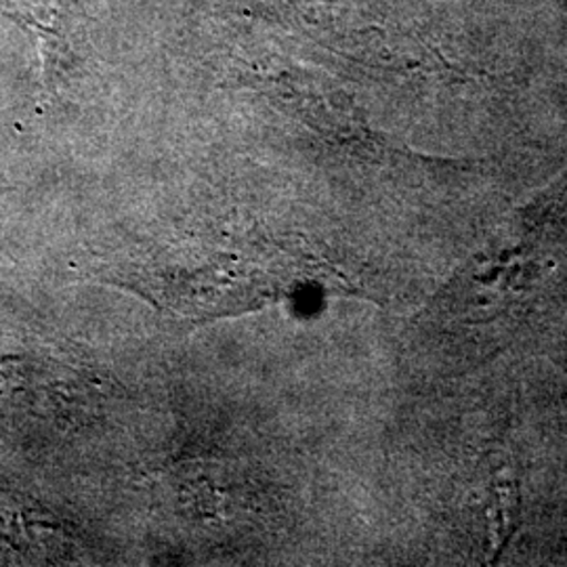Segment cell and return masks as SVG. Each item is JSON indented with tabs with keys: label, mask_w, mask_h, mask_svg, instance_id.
I'll list each match as a JSON object with an SVG mask.
<instances>
[{
	"label": "cell",
	"mask_w": 567,
	"mask_h": 567,
	"mask_svg": "<svg viewBox=\"0 0 567 567\" xmlns=\"http://www.w3.org/2000/svg\"><path fill=\"white\" fill-rule=\"evenodd\" d=\"M519 524V486L517 477L508 466H501L494 473V503L489 517L492 555L496 557Z\"/></svg>",
	"instance_id": "1"
}]
</instances>
